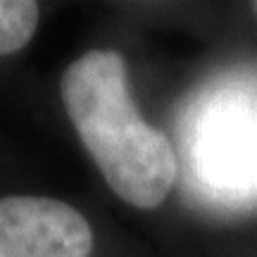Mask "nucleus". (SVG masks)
Returning a JSON list of instances; mask_svg holds the SVG:
<instances>
[{"instance_id":"nucleus-1","label":"nucleus","mask_w":257,"mask_h":257,"mask_svg":"<svg viewBox=\"0 0 257 257\" xmlns=\"http://www.w3.org/2000/svg\"><path fill=\"white\" fill-rule=\"evenodd\" d=\"M64 110L105 181L138 210L162 205L179 176L172 141L150 126L128 91L126 62L95 48L67 67L60 81Z\"/></svg>"},{"instance_id":"nucleus-4","label":"nucleus","mask_w":257,"mask_h":257,"mask_svg":"<svg viewBox=\"0 0 257 257\" xmlns=\"http://www.w3.org/2000/svg\"><path fill=\"white\" fill-rule=\"evenodd\" d=\"M38 24V5L29 0H0V55L27 46Z\"/></svg>"},{"instance_id":"nucleus-5","label":"nucleus","mask_w":257,"mask_h":257,"mask_svg":"<svg viewBox=\"0 0 257 257\" xmlns=\"http://www.w3.org/2000/svg\"><path fill=\"white\" fill-rule=\"evenodd\" d=\"M255 12H257V3H255Z\"/></svg>"},{"instance_id":"nucleus-2","label":"nucleus","mask_w":257,"mask_h":257,"mask_svg":"<svg viewBox=\"0 0 257 257\" xmlns=\"http://www.w3.org/2000/svg\"><path fill=\"white\" fill-rule=\"evenodd\" d=\"M186 191L221 207L257 205V72L207 83L179 124Z\"/></svg>"},{"instance_id":"nucleus-3","label":"nucleus","mask_w":257,"mask_h":257,"mask_svg":"<svg viewBox=\"0 0 257 257\" xmlns=\"http://www.w3.org/2000/svg\"><path fill=\"white\" fill-rule=\"evenodd\" d=\"M93 231L81 212L53 198H0V257H91Z\"/></svg>"}]
</instances>
